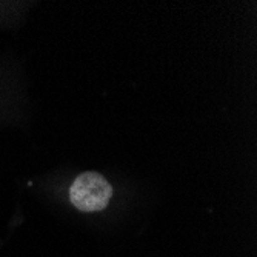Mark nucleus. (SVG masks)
Returning a JSON list of instances; mask_svg holds the SVG:
<instances>
[{
    "label": "nucleus",
    "instance_id": "f257e3e1",
    "mask_svg": "<svg viewBox=\"0 0 257 257\" xmlns=\"http://www.w3.org/2000/svg\"><path fill=\"white\" fill-rule=\"evenodd\" d=\"M112 197V186L99 173H83L76 177L69 190V200L83 213L105 209Z\"/></svg>",
    "mask_w": 257,
    "mask_h": 257
}]
</instances>
